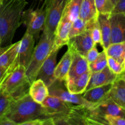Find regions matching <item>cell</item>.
Listing matches in <instances>:
<instances>
[{
    "mask_svg": "<svg viewBox=\"0 0 125 125\" xmlns=\"http://www.w3.org/2000/svg\"><path fill=\"white\" fill-rule=\"evenodd\" d=\"M26 0H4L0 6V38L1 47L12 43L15 33L22 24Z\"/></svg>",
    "mask_w": 125,
    "mask_h": 125,
    "instance_id": "obj_1",
    "label": "cell"
},
{
    "mask_svg": "<svg viewBox=\"0 0 125 125\" xmlns=\"http://www.w3.org/2000/svg\"><path fill=\"white\" fill-rule=\"evenodd\" d=\"M5 115L14 122L17 125L39 118L53 117L45 107L36 102L29 92L17 99H13Z\"/></svg>",
    "mask_w": 125,
    "mask_h": 125,
    "instance_id": "obj_2",
    "label": "cell"
},
{
    "mask_svg": "<svg viewBox=\"0 0 125 125\" xmlns=\"http://www.w3.org/2000/svg\"><path fill=\"white\" fill-rule=\"evenodd\" d=\"M26 68L17 61L7 68L0 84L12 96L17 99L29 92L31 83L26 74Z\"/></svg>",
    "mask_w": 125,
    "mask_h": 125,
    "instance_id": "obj_3",
    "label": "cell"
},
{
    "mask_svg": "<svg viewBox=\"0 0 125 125\" xmlns=\"http://www.w3.org/2000/svg\"><path fill=\"white\" fill-rule=\"evenodd\" d=\"M53 42L54 36H50L43 32L38 45L34 47L33 54L26 70V74L31 84L36 79L40 67L52 50Z\"/></svg>",
    "mask_w": 125,
    "mask_h": 125,
    "instance_id": "obj_4",
    "label": "cell"
},
{
    "mask_svg": "<svg viewBox=\"0 0 125 125\" xmlns=\"http://www.w3.org/2000/svg\"><path fill=\"white\" fill-rule=\"evenodd\" d=\"M46 18V9L44 4L40 8L29 9L23 11L22 23L26 26L27 32L38 39L39 34L44 29Z\"/></svg>",
    "mask_w": 125,
    "mask_h": 125,
    "instance_id": "obj_5",
    "label": "cell"
},
{
    "mask_svg": "<svg viewBox=\"0 0 125 125\" xmlns=\"http://www.w3.org/2000/svg\"><path fill=\"white\" fill-rule=\"evenodd\" d=\"M68 0H45L46 18L42 31L54 36L55 30L61 20L62 12Z\"/></svg>",
    "mask_w": 125,
    "mask_h": 125,
    "instance_id": "obj_6",
    "label": "cell"
},
{
    "mask_svg": "<svg viewBox=\"0 0 125 125\" xmlns=\"http://www.w3.org/2000/svg\"><path fill=\"white\" fill-rule=\"evenodd\" d=\"M49 95L59 98L62 101L72 104L81 105L93 109L97 104L88 102L83 97L82 94H74L66 89L64 82L56 80L48 87Z\"/></svg>",
    "mask_w": 125,
    "mask_h": 125,
    "instance_id": "obj_7",
    "label": "cell"
},
{
    "mask_svg": "<svg viewBox=\"0 0 125 125\" xmlns=\"http://www.w3.org/2000/svg\"><path fill=\"white\" fill-rule=\"evenodd\" d=\"M59 50H60L58 49L52 48L49 56L42 63L37 74L36 79L42 80L48 87L56 80L54 73L56 66V57Z\"/></svg>",
    "mask_w": 125,
    "mask_h": 125,
    "instance_id": "obj_8",
    "label": "cell"
},
{
    "mask_svg": "<svg viewBox=\"0 0 125 125\" xmlns=\"http://www.w3.org/2000/svg\"><path fill=\"white\" fill-rule=\"evenodd\" d=\"M95 45H96L94 43L90 32L87 28L84 32L70 39L67 44L68 48L85 57L87 52Z\"/></svg>",
    "mask_w": 125,
    "mask_h": 125,
    "instance_id": "obj_9",
    "label": "cell"
},
{
    "mask_svg": "<svg viewBox=\"0 0 125 125\" xmlns=\"http://www.w3.org/2000/svg\"><path fill=\"white\" fill-rule=\"evenodd\" d=\"M35 39L26 31L20 40V46L18 50L16 61L18 63L27 68L34 50Z\"/></svg>",
    "mask_w": 125,
    "mask_h": 125,
    "instance_id": "obj_10",
    "label": "cell"
},
{
    "mask_svg": "<svg viewBox=\"0 0 125 125\" xmlns=\"http://www.w3.org/2000/svg\"><path fill=\"white\" fill-rule=\"evenodd\" d=\"M109 20L111 26V43L125 42V15L111 13Z\"/></svg>",
    "mask_w": 125,
    "mask_h": 125,
    "instance_id": "obj_11",
    "label": "cell"
},
{
    "mask_svg": "<svg viewBox=\"0 0 125 125\" xmlns=\"http://www.w3.org/2000/svg\"><path fill=\"white\" fill-rule=\"evenodd\" d=\"M118 76V75L113 73L108 66L105 67L102 70L91 73L90 79L85 91L96 87L112 84L117 79Z\"/></svg>",
    "mask_w": 125,
    "mask_h": 125,
    "instance_id": "obj_12",
    "label": "cell"
},
{
    "mask_svg": "<svg viewBox=\"0 0 125 125\" xmlns=\"http://www.w3.org/2000/svg\"><path fill=\"white\" fill-rule=\"evenodd\" d=\"M72 23L66 18L61 17L54 34L53 49H61L62 46L67 45L69 41V32Z\"/></svg>",
    "mask_w": 125,
    "mask_h": 125,
    "instance_id": "obj_13",
    "label": "cell"
},
{
    "mask_svg": "<svg viewBox=\"0 0 125 125\" xmlns=\"http://www.w3.org/2000/svg\"><path fill=\"white\" fill-rule=\"evenodd\" d=\"M45 109L53 116L68 114L72 104L62 101L59 98L49 95L42 104Z\"/></svg>",
    "mask_w": 125,
    "mask_h": 125,
    "instance_id": "obj_14",
    "label": "cell"
},
{
    "mask_svg": "<svg viewBox=\"0 0 125 125\" xmlns=\"http://www.w3.org/2000/svg\"><path fill=\"white\" fill-rule=\"evenodd\" d=\"M93 109L104 118L105 115L120 116L125 118V109L119 106L109 97L98 104Z\"/></svg>",
    "mask_w": 125,
    "mask_h": 125,
    "instance_id": "obj_15",
    "label": "cell"
},
{
    "mask_svg": "<svg viewBox=\"0 0 125 125\" xmlns=\"http://www.w3.org/2000/svg\"><path fill=\"white\" fill-rule=\"evenodd\" d=\"M20 40L8 46L0 47V67L7 69L16 61Z\"/></svg>",
    "mask_w": 125,
    "mask_h": 125,
    "instance_id": "obj_16",
    "label": "cell"
},
{
    "mask_svg": "<svg viewBox=\"0 0 125 125\" xmlns=\"http://www.w3.org/2000/svg\"><path fill=\"white\" fill-rule=\"evenodd\" d=\"M91 72L90 70L76 76L68 79L64 83L66 89L74 94H82L85 92L90 79Z\"/></svg>",
    "mask_w": 125,
    "mask_h": 125,
    "instance_id": "obj_17",
    "label": "cell"
},
{
    "mask_svg": "<svg viewBox=\"0 0 125 125\" xmlns=\"http://www.w3.org/2000/svg\"><path fill=\"white\" fill-rule=\"evenodd\" d=\"M72 57L73 51L71 49L68 48L55 67L54 75L56 79L64 83L67 80Z\"/></svg>",
    "mask_w": 125,
    "mask_h": 125,
    "instance_id": "obj_18",
    "label": "cell"
},
{
    "mask_svg": "<svg viewBox=\"0 0 125 125\" xmlns=\"http://www.w3.org/2000/svg\"><path fill=\"white\" fill-rule=\"evenodd\" d=\"M112 85L109 84L92 88L83 93V97L88 102L98 104L107 98Z\"/></svg>",
    "mask_w": 125,
    "mask_h": 125,
    "instance_id": "obj_19",
    "label": "cell"
},
{
    "mask_svg": "<svg viewBox=\"0 0 125 125\" xmlns=\"http://www.w3.org/2000/svg\"><path fill=\"white\" fill-rule=\"evenodd\" d=\"M89 70V63L86 57L73 51V57L67 79L78 76Z\"/></svg>",
    "mask_w": 125,
    "mask_h": 125,
    "instance_id": "obj_20",
    "label": "cell"
},
{
    "mask_svg": "<svg viewBox=\"0 0 125 125\" xmlns=\"http://www.w3.org/2000/svg\"><path fill=\"white\" fill-rule=\"evenodd\" d=\"M29 94L34 101L39 104H42L49 95V89L42 80L36 79L31 84Z\"/></svg>",
    "mask_w": 125,
    "mask_h": 125,
    "instance_id": "obj_21",
    "label": "cell"
},
{
    "mask_svg": "<svg viewBox=\"0 0 125 125\" xmlns=\"http://www.w3.org/2000/svg\"><path fill=\"white\" fill-rule=\"evenodd\" d=\"M108 97L125 109V81L118 78L112 83Z\"/></svg>",
    "mask_w": 125,
    "mask_h": 125,
    "instance_id": "obj_22",
    "label": "cell"
},
{
    "mask_svg": "<svg viewBox=\"0 0 125 125\" xmlns=\"http://www.w3.org/2000/svg\"><path fill=\"white\" fill-rule=\"evenodd\" d=\"M109 14L98 13V20L100 27L102 39L103 50L106 49L111 44V26L109 20Z\"/></svg>",
    "mask_w": 125,
    "mask_h": 125,
    "instance_id": "obj_23",
    "label": "cell"
},
{
    "mask_svg": "<svg viewBox=\"0 0 125 125\" xmlns=\"http://www.w3.org/2000/svg\"><path fill=\"white\" fill-rule=\"evenodd\" d=\"M98 15L94 0H82L79 18L88 23L98 18Z\"/></svg>",
    "mask_w": 125,
    "mask_h": 125,
    "instance_id": "obj_24",
    "label": "cell"
},
{
    "mask_svg": "<svg viewBox=\"0 0 125 125\" xmlns=\"http://www.w3.org/2000/svg\"><path fill=\"white\" fill-rule=\"evenodd\" d=\"M82 0H68L64 9L62 17L73 22L79 17Z\"/></svg>",
    "mask_w": 125,
    "mask_h": 125,
    "instance_id": "obj_25",
    "label": "cell"
},
{
    "mask_svg": "<svg viewBox=\"0 0 125 125\" xmlns=\"http://www.w3.org/2000/svg\"><path fill=\"white\" fill-rule=\"evenodd\" d=\"M105 51L107 56L115 59L123 65L125 57V42L111 43L105 49Z\"/></svg>",
    "mask_w": 125,
    "mask_h": 125,
    "instance_id": "obj_26",
    "label": "cell"
},
{
    "mask_svg": "<svg viewBox=\"0 0 125 125\" xmlns=\"http://www.w3.org/2000/svg\"><path fill=\"white\" fill-rule=\"evenodd\" d=\"M13 99L0 84V119L6 115Z\"/></svg>",
    "mask_w": 125,
    "mask_h": 125,
    "instance_id": "obj_27",
    "label": "cell"
},
{
    "mask_svg": "<svg viewBox=\"0 0 125 125\" xmlns=\"http://www.w3.org/2000/svg\"><path fill=\"white\" fill-rule=\"evenodd\" d=\"M87 28L90 32L91 35L96 45L99 44L102 47V39L101 31L98 23V18L87 23Z\"/></svg>",
    "mask_w": 125,
    "mask_h": 125,
    "instance_id": "obj_28",
    "label": "cell"
},
{
    "mask_svg": "<svg viewBox=\"0 0 125 125\" xmlns=\"http://www.w3.org/2000/svg\"><path fill=\"white\" fill-rule=\"evenodd\" d=\"M106 52L105 50H103L102 52H99V54L96 59L94 62L89 64V70L93 72H97L104 69L107 66V59Z\"/></svg>",
    "mask_w": 125,
    "mask_h": 125,
    "instance_id": "obj_29",
    "label": "cell"
},
{
    "mask_svg": "<svg viewBox=\"0 0 125 125\" xmlns=\"http://www.w3.org/2000/svg\"><path fill=\"white\" fill-rule=\"evenodd\" d=\"M87 23L78 17L72 23L69 32V39L82 34L87 30Z\"/></svg>",
    "mask_w": 125,
    "mask_h": 125,
    "instance_id": "obj_30",
    "label": "cell"
},
{
    "mask_svg": "<svg viewBox=\"0 0 125 125\" xmlns=\"http://www.w3.org/2000/svg\"><path fill=\"white\" fill-rule=\"evenodd\" d=\"M98 13L110 15L113 9V6L110 0H94Z\"/></svg>",
    "mask_w": 125,
    "mask_h": 125,
    "instance_id": "obj_31",
    "label": "cell"
},
{
    "mask_svg": "<svg viewBox=\"0 0 125 125\" xmlns=\"http://www.w3.org/2000/svg\"><path fill=\"white\" fill-rule=\"evenodd\" d=\"M107 66L110 70L115 74L119 75L125 70L123 65L118 62L115 59L110 56H107Z\"/></svg>",
    "mask_w": 125,
    "mask_h": 125,
    "instance_id": "obj_32",
    "label": "cell"
},
{
    "mask_svg": "<svg viewBox=\"0 0 125 125\" xmlns=\"http://www.w3.org/2000/svg\"><path fill=\"white\" fill-rule=\"evenodd\" d=\"M105 120L108 125H125V118L115 115H105Z\"/></svg>",
    "mask_w": 125,
    "mask_h": 125,
    "instance_id": "obj_33",
    "label": "cell"
},
{
    "mask_svg": "<svg viewBox=\"0 0 125 125\" xmlns=\"http://www.w3.org/2000/svg\"><path fill=\"white\" fill-rule=\"evenodd\" d=\"M99 54V52L98 51V50L97 49V48L95 46H93V48L90 49L89 51L87 52V54H86L85 57L87 59V61L88 62V63H91V62H94L96 59H97V57H98Z\"/></svg>",
    "mask_w": 125,
    "mask_h": 125,
    "instance_id": "obj_34",
    "label": "cell"
},
{
    "mask_svg": "<svg viewBox=\"0 0 125 125\" xmlns=\"http://www.w3.org/2000/svg\"><path fill=\"white\" fill-rule=\"evenodd\" d=\"M121 13L125 15V0H119L115 5L112 13Z\"/></svg>",
    "mask_w": 125,
    "mask_h": 125,
    "instance_id": "obj_35",
    "label": "cell"
},
{
    "mask_svg": "<svg viewBox=\"0 0 125 125\" xmlns=\"http://www.w3.org/2000/svg\"><path fill=\"white\" fill-rule=\"evenodd\" d=\"M0 125H17V124L6 115H4L0 119Z\"/></svg>",
    "mask_w": 125,
    "mask_h": 125,
    "instance_id": "obj_36",
    "label": "cell"
},
{
    "mask_svg": "<svg viewBox=\"0 0 125 125\" xmlns=\"http://www.w3.org/2000/svg\"><path fill=\"white\" fill-rule=\"evenodd\" d=\"M7 70V69H5V68H1V67H0V81H1L2 79V78H3Z\"/></svg>",
    "mask_w": 125,
    "mask_h": 125,
    "instance_id": "obj_37",
    "label": "cell"
},
{
    "mask_svg": "<svg viewBox=\"0 0 125 125\" xmlns=\"http://www.w3.org/2000/svg\"><path fill=\"white\" fill-rule=\"evenodd\" d=\"M118 78H121V79H122L123 80L125 81V70L121 73V74H119Z\"/></svg>",
    "mask_w": 125,
    "mask_h": 125,
    "instance_id": "obj_38",
    "label": "cell"
},
{
    "mask_svg": "<svg viewBox=\"0 0 125 125\" xmlns=\"http://www.w3.org/2000/svg\"><path fill=\"white\" fill-rule=\"evenodd\" d=\"M119 0H110V1H111V3L112 4V5L113 6V7H114V6H115V5L117 3V2Z\"/></svg>",
    "mask_w": 125,
    "mask_h": 125,
    "instance_id": "obj_39",
    "label": "cell"
},
{
    "mask_svg": "<svg viewBox=\"0 0 125 125\" xmlns=\"http://www.w3.org/2000/svg\"><path fill=\"white\" fill-rule=\"evenodd\" d=\"M3 1H4V0H0V6H1V5L2 4V2H3Z\"/></svg>",
    "mask_w": 125,
    "mask_h": 125,
    "instance_id": "obj_40",
    "label": "cell"
},
{
    "mask_svg": "<svg viewBox=\"0 0 125 125\" xmlns=\"http://www.w3.org/2000/svg\"><path fill=\"white\" fill-rule=\"evenodd\" d=\"M0 47H1V38H0Z\"/></svg>",
    "mask_w": 125,
    "mask_h": 125,
    "instance_id": "obj_41",
    "label": "cell"
},
{
    "mask_svg": "<svg viewBox=\"0 0 125 125\" xmlns=\"http://www.w3.org/2000/svg\"><path fill=\"white\" fill-rule=\"evenodd\" d=\"M124 69H125V66H124Z\"/></svg>",
    "mask_w": 125,
    "mask_h": 125,
    "instance_id": "obj_42",
    "label": "cell"
}]
</instances>
